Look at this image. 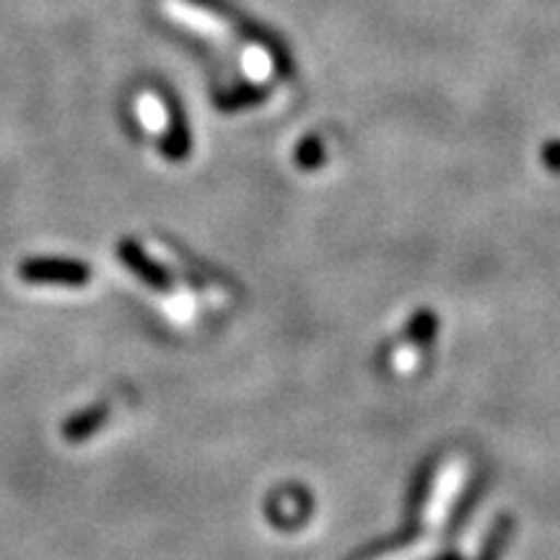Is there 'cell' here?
Here are the masks:
<instances>
[{
    "label": "cell",
    "instance_id": "cell-1",
    "mask_svg": "<svg viewBox=\"0 0 560 560\" xmlns=\"http://www.w3.org/2000/svg\"><path fill=\"white\" fill-rule=\"evenodd\" d=\"M156 94L161 100V107L166 112V132L161 138V156L170 161H182L190 156L192 149V138H190V125H187V115L182 109V104L177 100V94L164 83H159Z\"/></svg>",
    "mask_w": 560,
    "mask_h": 560
},
{
    "label": "cell",
    "instance_id": "cell-2",
    "mask_svg": "<svg viewBox=\"0 0 560 560\" xmlns=\"http://www.w3.org/2000/svg\"><path fill=\"white\" fill-rule=\"evenodd\" d=\"M19 276L24 278L26 283L70 285V289H79V285L89 283L91 272H89V265L83 262L60 260V257H37V260L21 265Z\"/></svg>",
    "mask_w": 560,
    "mask_h": 560
},
{
    "label": "cell",
    "instance_id": "cell-3",
    "mask_svg": "<svg viewBox=\"0 0 560 560\" xmlns=\"http://www.w3.org/2000/svg\"><path fill=\"white\" fill-rule=\"evenodd\" d=\"M260 96L262 91L252 86V83H236V86L215 91V104H219L221 109H236V107H247V104L257 102Z\"/></svg>",
    "mask_w": 560,
    "mask_h": 560
}]
</instances>
